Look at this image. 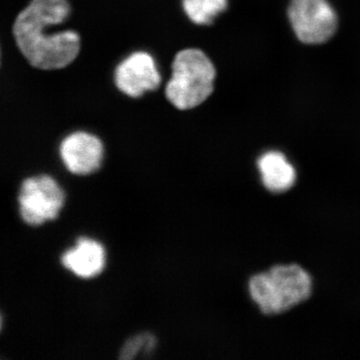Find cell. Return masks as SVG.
<instances>
[{
    "label": "cell",
    "instance_id": "obj_1",
    "mask_svg": "<svg viewBox=\"0 0 360 360\" xmlns=\"http://www.w3.org/2000/svg\"><path fill=\"white\" fill-rule=\"evenodd\" d=\"M68 0H32L13 25L16 44L26 60L37 70H56L70 65L80 51V37L72 30L49 32L68 20Z\"/></svg>",
    "mask_w": 360,
    "mask_h": 360
},
{
    "label": "cell",
    "instance_id": "obj_2",
    "mask_svg": "<svg viewBox=\"0 0 360 360\" xmlns=\"http://www.w3.org/2000/svg\"><path fill=\"white\" fill-rule=\"evenodd\" d=\"M172 70L165 96L177 110H193L212 96L217 70L200 49L180 51L175 56Z\"/></svg>",
    "mask_w": 360,
    "mask_h": 360
},
{
    "label": "cell",
    "instance_id": "obj_3",
    "mask_svg": "<svg viewBox=\"0 0 360 360\" xmlns=\"http://www.w3.org/2000/svg\"><path fill=\"white\" fill-rule=\"evenodd\" d=\"M311 290V277L296 264L277 265L250 281L251 297L265 314L288 311L305 302Z\"/></svg>",
    "mask_w": 360,
    "mask_h": 360
},
{
    "label": "cell",
    "instance_id": "obj_4",
    "mask_svg": "<svg viewBox=\"0 0 360 360\" xmlns=\"http://www.w3.org/2000/svg\"><path fill=\"white\" fill-rule=\"evenodd\" d=\"M65 203V193L51 176L39 175L23 180L18 193L21 219L30 225H40L58 217Z\"/></svg>",
    "mask_w": 360,
    "mask_h": 360
},
{
    "label": "cell",
    "instance_id": "obj_5",
    "mask_svg": "<svg viewBox=\"0 0 360 360\" xmlns=\"http://www.w3.org/2000/svg\"><path fill=\"white\" fill-rule=\"evenodd\" d=\"M288 18L296 37L305 44H324L338 30V15L328 0H291Z\"/></svg>",
    "mask_w": 360,
    "mask_h": 360
},
{
    "label": "cell",
    "instance_id": "obj_6",
    "mask_svg": "<svg viewBox=\"0 0 360 360\" xmlns=\"http://www.w3.org/2000/svg\"><path fill=\"white\" fill-rule=\"evenodd\" d=\"M115 82L125 96L139 98L160 86L161 75L151 54L135 51L116 66Z\"/></svg>",
    "mask_w": 360,
    "mask_h": 360
},
{
    "label": "cell",
    "instance_id": "obj_7",
    "mask_svg": "<svg viewBox=\"0 0 360 360\" xmlns=\"http://www.w3.org/2000/svg\"><path fill=\"white\" fill-rule=\"evenodd\" d=\"M59 153L65 167L72 174H91L103 162V144L89 132H73L61 141Z\"/></svg>",
    "mask_w": 360,
    "mask_h": 360
},
{
    "label": "cell",
    "instance_id": "obj_8",
    "mask_svg": "<svg viewBox=\"0 0 360 360\" xmlns=\"http://www.w3.org/2000/svg\"><path fill=\"white\" fill-rule=\"evenodd\" d=\"M61 264L75 276L91 278L104 269L105 255L103 246L92 239L78 238L77 246L63 253Z\"/></svg>",
    "mask_w": 360,
    "mask_h": 360
},
{
    "label": "cell",
    "instance_id": "obj_9",
    "mask_svg": "<svg viewBox=\"0 0 360 360\" xmlns=\"http://www.w3.org/2000/svg\"><path fill=\"white\" fill-rule=\"evenodd\" d=\"M257 165L264 186L272 193H283L295 184V167L283 153L269 151L258 158Z\"/></svg>",
    "mask_w": 360,
    "mask_h": 360
},
{
    "label": "cell",
    "instance_id": "obj_10",
    "mask_svg": "<svg viewBox=\"0 0 360 360\" xmlns=\"http://www.w3.org/2000/svg\"><path fill=\"white\" fill-rule=\"evenodd\" d=\"M182 7L193 23L208 25L226 9L227 0H182Z\"/></svg>",
    "mask_w": 360,
    "mask_h": 360
},
{
    "label": "cell",
    "instance_id": "obj_11",
    "mask_svg": "<svg viewBox=\"0 0 360 360\" xmlns=\"http://www.w3.org/2000/svg\"><path fill=\"white\" fill-rule=\"evenodd\" d=\"M155 347L156 338L153 333H139L125 341L120 349V359H134L139 354H142V356L149 357L153 355Z\"/></svg>",
    "mask_w": 360,
    "mask_h": 360
}]
</instances>
